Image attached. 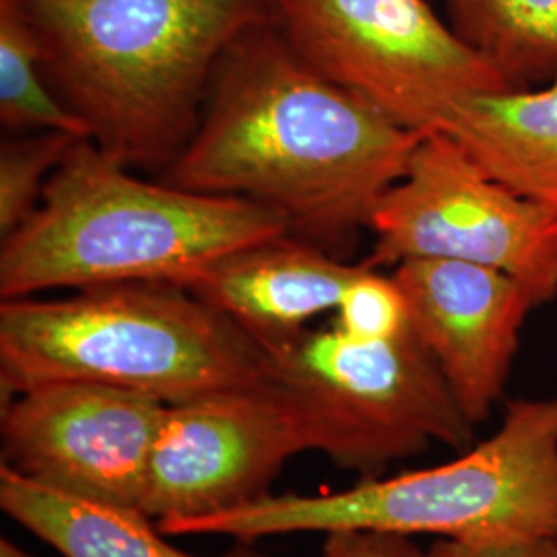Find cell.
<instances>
[{"label": "cell", "mask_w": 557, "mask_h": 557, "mask_svg": "<svg viewBox=\"0 0 557 557\" xmlns=\"http://www.w3.org/2000/svg\"><path fill=\"white\" fill-rule=\"evenodd\" d=\"M170 537L259 539L374 531L518 543L557 539V395L506 403L498 430L444 465L361 479L335 494H269L197 518H163Z\"/></svg>", "instance_id": "cell-4"}, {"label": "cell", "mask_w": 557, "mask_h": 557, "mask_svg": "<svg viewBox=\"0 0 557 557\" xmlns=\"http://www.w3.org/2000/svg\"><path fill=\"white\" fill-rule=\"evenodd\" d=\"M440 131L494 178L557 218V77L462 101Z\"/></svg>", "instance_id": "cell-13"}, {"label": "cell", "mask_w": 557, "mask_h": 557, "mask_svg": "<svg viewBox=\"0 0 557 557\" xmlns=\"http://www.w3.org/2000/svg\"><path fill=\"white\" fill-rule=\"evenodd\" d=\"M419 139L308 66L269 21L221 60L199 124L163 182L257 200L292 232L345 238L370 227Z\"/></svg>", "instance_id": "cell-1"}, {"label": "cell", "mask_w": 557, "mask_h": 557, "mask_svg": "<svg viewBox=\"0 0 557 557\" xmlns=\"http://www.w3.org/2000/svg\"><path fill=\"white\" fill-rule=\"evenodd\" d=\"M289 232L257 200L137 178L81 139L48 180L38 211L2 239L0 296L120 283L188 287L223 257Z\"/></svg>", "instance_id": "cell-3"}, {"label": "cell", "mask_w": 557, "mask_h": 557, "mask_svg": "<svg viewBox=\"0 0 557 557\" xmlns=\"http://www.w3.org/2000/svg\"><path fill=\"white\" fill-rule=\"evenodd\" d=\"M322 557H423V549L413 537L374 531H333L324 535Z\"/></svg>", "instance_id": "cell-19"}, {"label": "cell", "mask_w": 557, "mask_h": 557, "mask_svg": "<svg viewBox=\"0 0 557 557\" xmlns=\"http://www.w3.org/2000/svg\"><path fill=\"white\" fill-rule=\"evenodd\" d=\"M308 453L296 407L275 380L168 405L140 510L197 518L269 496L289 458Z\"/></svg>", "instance_id": "cell-9"}, {"label": "cell", "mask_w": 557, "mask_h": 557, "mask_svg": "<svg viewBox=\"0 0 557 557\" xmlns=\"http://www.w3.org/2000/svg\"><path fill=\"white\" fill-rule=\"evenodd\" d=\"M0 122L15 133L60 131L89 140L46 77L36 34L15 0H0Z\"/></svg>", "instance_id": "cell-16"}, {"label": "cell", "mask_w": 557, "mask_h": 557, "mask_svg": "<svg viewBox=\"0 0 557 557\" xmlns=\"http://www.w3.org/2000/svg\"><path fill=\"white\" fill-rule=\"evenodd\" d=\"M0 508L62 557H200L176 547L139 508L83 498L0 465ZM221 557H267L236 549Z\"/></svg>", "instance_id": "cell-14"}, {"label": "cell", "mask_w": 557, "mask_h": 557, "mask_svg": "<svg viewBox=\"0 0 557 557\" xmlns=\"http://www.w3.org/2000/svg\"><path fill=\"white\" fill-rule=\"evenodd\" d=\"M289 234L239 248L184 289L236 322L264 349L296 337L310 320L337 310L363 262L331 259Z\"/></svg>", "instance_id": "cell-12"}, {"label": "cell", "mask_w": 557, "mask_h": 557, "mask_svg": "<svg viewBox=\"0 0 557 557\" xmlns=\"http://www.w3.org/2000/svg\"><path fill=\"white\" fill-rule=\"evenodd\" d=\"M271 380L269 351L193 292L120 283L64 298L2 299V403L50 382H89L165 405Z\"/></svg>", "instance_id": "cell-5"}, {"label": "cell", "mask_w": 557, "mask_h": 557, "mask_svg": "<svg viewBox=\"0 0 557 557\" xmlns=\"http://www.w3.org/2000/svg\"><path fill=\"white\" fill-rule=\"evenodd\" d=\"M423 557H557V539H533L518 543H471L458 539H434Z\"/></svg>", "instance_id": "cell-20"}, {"label": "cell", "mask_w": 557, "mask_h": 557, "mask_svg": "<svg viewBox=\"0 0 557 557\" xmlns=\"http://www.w3.org/2000/svg\"><path fill=\"white\" fill-rule=\"evenodd\" d=\"M411 331L473 425L502 403L522 326L541 308L510 275L471 262L413 259L393 267Z\"/></svg>", "instance_id": "cell-11"}, {"label": "cell", "mask_w": 557, "mask_h": 557, "mask_svg": "<svg viewBox=\"0 0 557 557\" xmlns=\"http://www.w3.org/2000/svg\"><path fill=\"white\" fill-rule=\"evenodd\" d=\"M81 140L60 131L27 133L0 147V238L15 234L40 207L44 188L73 145Z\"/></svg>", "instance_id": "cell-17"}, {"label": "cell", "mask_w": 557, "mask_h": 557, "mask_svg": "<svg viewBox=\"0 0 557 557\" xmlns=\"http://www.w3.org/2000/svg\"><path fill=\"white\" fill-rule=\"evenodd\" d=\"M374 269L413 259L471 262L520 281L539 306L557 298V218L494 178L450 135H421L370 227Z\"/></svg>", "instance_id": "cell-8"}, {"label": "cell", "mask_w": 557, "mask_h": 557, "mask_svg": "<svg viewBox=\"0 0 557 557\" xmlns=\"http://www.w3.org/2000/svg\"><path fill=\"white\" fill-rule=\"evenodd\" d=\"M462 40L520 87L557 77V0H446Z\"/></svg>", "instance_id": "cell-15"}, {"label": "cell", "mask_w": 557, "mask_h": 557, "mask_svg": "<svg viewBox=\"0 0 557 557\" xmlns=\"http://www.w3.org/2000/svg\"><path fill=\"white\" fill-rule=\"evenodd\" d=\"M267 351L308 450L338 469L379 478L434 444L457 453L475 444L478 425L411 329L386 341L306 329Z\"/></svg>", "instance_id": "cell-6"}, {"label": "cell", "mask_w": 557, "mask_h": 557, "mask_svg": "<svg viewBox=\"0 0 557 557\" xmlns=\"http://www.w3.org/2000/svg\"><path fill=\"white\" fill-rule=\"evenodd\" d=\"M168 405L89 382H50L2 403V460L62 492L139 508Z\"/></svg>", "instance_id": "cell-10"}, {"label": "cell", "mask_w": 557, "mask_h": 557, "mask_svg": "<svg viewBox=\"0 0 557 557\" xmlns=\"http://www.w3.org/2000/svg\"><path fill=\"white\" fill-rule=\"evenodd\" d=\"M273 23L322 77L421 135L462 101L522 89L425 0H273Z\"/></svg>", "instance_id": "cell-7"}, {"label": "cell", "mask_w": 557, "mask_h": 557, "mask_svg": "<svg viewBox=\"0 0 557 557\" xmlns=\"http://www.w3.org/2000/svg\"><path fill=\"white\" fill-rule=\"evenodd\" d=\"M0 557H36L32 556L29 552L21 549L17 543L9 541L7 537L0 539Z\"/></svg>", "instance_id": "cell-21"}, {"label": "cell", "mask_w": 557, "mask_h": 557, "mask_svg": "<svg viewBox=\"0 0 557 557\" xmlns=\"http://www.w3.org/2000/svg\"><path fill=\"white\" fill-rule=\"evenodd\" d=\"M335 312L338 331L359 341H386L411 329L409 306L397 278L368 262L345 287Z\"/></svg>", "instance_id": "cell-18"}, {"label": "cell", "mask_w": 557, "mask_h": 557, "mask_svg": "<svg viewBox=\"0 0 557 557\" xmlns=\"http://www.w3.org/2000/svg\"><path fill=\"white\" fill-rule=\"evenodd\" d=\"M41 64L89 140L126 168L170 165L221 60L273 0H15Z\"/></svg>", "instance_id": "cell-2"}]
</instances>
